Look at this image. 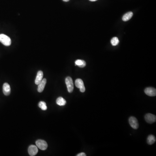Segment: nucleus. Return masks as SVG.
I'll list each match as a JSON object with an SVG mask.
<instances>
[{"instance_id": "nucleus-1", "label": "nucleus", "mask_w": 156, "mask_h": 156, "mask_svg": "<svg viewBox=\"0 0 156 156\" xmlns=\"http://www.w3.org/2000/svg\"><path fill=\"white\" fill-rule=\"evenodd\" d=\"M0 42L5 46H9L11 43V38L4 34H0Z\"/></svg>"}, {"instance_id": "nucleus-2", "label": "nucleus", "mask_w": 156, "mask_h": 156, "mask_svg": "<svg viewBox=\"0 0 156 156\" xmlns=\"http://www.w3.org/2000/svg\"><path fill=\"white\" fill-rule=\"evenodd\" d=\"M67 90L69 93H72L74 89V84L73 79L70 77H67L65 80Z\"/></svg>"}, {"instance_id": "nucleus-3", "label": "nucleus", "mask_w": 156, "mask_h": 156, "mask_svg": "<svg viewBox=\"0 0 156 156\" xmlns=\"http://www.w3.org/2000/svg\"><path fill=\"white\" fill-rule=\"evenodd\" d=\"M36 144L37 148L41 150H46L48 147L47 143L43 140H38L36 141Z\"/></svg>"}, {"instance_id": "nucleus-4", "label": "nucleus", "mask_w": 156, "mask_h": 156, "mask_svg": "<svg viewBox=\"0 0 156 156\" xmlns=\"http://www.w3.org/2000/svg\"><path fill=\"white\" fill-rule=\"evenodd\" d=\"M129 123L131 126L134 129H137L139 127L138 121L135 117L133 116L130 117L129 119Z\"/></svg>"}, {"instance_id": "nucleus-5", "label": "nucleus", "mask_w": 156, "mask_h": 156, "mask_svg": "<svg viewBox=\"0 0 156 156\" xmlns=\"http://www.w3.org/2000/svg\"><path fill=\"white\" fill-rule=\"evenodd\" d=\"M75 85L78 88H79L80 91L82 92H84L86 91L84 84L83 82L81 79H76L75 81Z\"/></svg>"}, {"instance_id": "nucleus-6", "label": "nucleus", "mask_w": 156, "mask_h": 156, "mask_svg": "<svg viewBox=\"0 0 156 156\" xmlns=\"http://www.w3.org/2000/svg\"><path fill=\"white\" fill-rule=\"evenodd\" d=\"M145 119L147 122L149 124H152L156 121V116L152 114L148 113L145 116Z\"/></svg>"}, {"instance_id": "nucleus-7", "label": "nucleus", "mask_w": 156, "mask_h": 156, "mask_svg": "<svg viewBox=\"0 0 156 156\" xmlns=\"http://www.w3.org/2000/svg\"><path fill=\"white\" fill-rule=\"evenodd\" d=\"M28 152L30 156H33L36 155L38 152V148L37 146L31 145H30L28 149Z\"/></svg>"}, {"instance_id": "nucleus-8", "label": "nucleus", "mask_w": 156, "mask_h": 156, "mask_svg": "<svg viewBox=\"0 0 156 156\" xmlns=\"http://www.w3.org/2000/svg\"><path fill=\"white\" fill-rule=\"evenodd\" d=\"M144 92L149 96H155L156 95V90L153 87H148L144 90Z\"/></svg>"}, {"instance_id": "nucleus-9", "label": "nucleus", "mask_w": 156, "mask_h": 156, "mask_svg": "<svg viewBox=\"0 0 156 156\" xmlns=\"http://www.w3.org/2000/svg\"><path fill=\"white\" fill-rule=\"evenodd\" d=\"M3 92L5 95L7 96L9 95L11 93V87L9 84L5 83L3 86Z\"/></svg>"}, {"instance_id": "nucleus-10", "label": "nucleus", "mask_w": 156, "mask_h": 156, "mask_svg": "<svg viewBox=\"0 0 156 156\" xmlns=\"http://www.w3.org/2000/svg\"><path fill=\"white\" fill-rule=\"evenodd\" d=\"M46 83H47V79H43L42 81H41V82L38 85L37 90L38 92H43L44 90V88L45 87Z\"/></svg>"}, {"instance_id": "nucleus-11", "label": "nucleus", "mask_w": 156, "mask_h": 156, "mask_svg": "<svg viewBox=\"0 0 156 156\" xmlns=\"http://www.w3.org/2000/svg\"><path fill=\"white\" fill-rule=\"evenodd\" d=\"M43 73L42 71H39L36 76V79L35 80V83L36 85H38L43 79Z\"/></svg>"}, {"instance_id": "nucleus-12", "label": "nucleus", "mask_w": 156, "mask_h": 156, "mask_svg": "<svg viewBox=\"0 0 156 156\" xmlns=\"http://www.w3.org/2000/svg\"><path fill=\"white\" fill-rule=\"evenodd\" d=\"M56 104L60 106H64L66 103V101L62 97H60L56 99Z\"/></svg>"}, {"instance_id": "nucleus-13", "label": "nucleus", "mask_w": 156, "mask_h": 156, "mask_svg": "<svg viewBox=\"0 0 156 156\" xmlns=\"http://www.w3.org/2000/svg\"><path fill=\"white\" fill-rule=\"evenodd\" d=\"M133 13L131 11L125 14L123 16L122 20L124 21H127L131 19V17L133 16Z\"/></svg>"}, {"instance_id": "nucleus-14", "label": "nucleus", "mask_w": 156, "mask_h": 156, "mask_svg": "<svg viewBox=\"0 0 156 156\" xmlns=\"http://www.w3.org/2000/svg\"><path fill=\"white\" fill-rule=\"evenodd\" d=\"M75 66H78L80 68H83L86 66V62L83 60H77L75 61Z\"/></svg>"}, {"instance_id": "nucleus-15", "label": "nucleus", "mask_w": 156, "mask_h": 156, "mask_svg": "<svg viewBox=\"0 0 156 156\" xmlns=\"http://www.w3.org/2000/svg\"><path fill=\"white\" fill-rule=\"evenodd\" d=\"M156 141V137L153 135H150L147 138V143L149 145H152Z\"/></svg>"}, {"instance_id": "nucleus-16", "label": "nucleus", "mask_w": 156, "mask_h": 156, "mask_svg": "<svg viewBox=\"0 0 156 156\" xmlns=\"http://www.w3.org/2000/svg\"><path fill=\"white\" fill-rule=\"evenodd\" d=\"M38 106L41 109L44 111H45L47 109V104L44 101H41L39 103Z\"/></svg>"}, {"instance_id": "nucleus-17", "label": "nucleus", "mask_w": 156, "mask_h": 156, "mask_svg": "<svg viewBox=\"0 0 156 156\" xmlns=\"http://www.w3.org/2000/svg\"><path fill=\"white\" fill-rule=\"evenodd\" d=\"M111 42L112 45L115 46L118 44L119 42V39L118 37H114L111 39Z\"/></svg>"}, {"instance_id": "nucleus-18", "label": "nucleus", "mask_w": 156, "mask_h": 156, "mask_svg": "<svg viewBox=\"0 0 156 156\" xmlns=\"http://www.w3.org/2000/svg\"><path fill=\"white\" fill-rule=\"evenodd\" d=\"M77 156H86V154L82 152L80 154H78L77 155H76Z\"/></svg>"}, {"instance_id": "nucleus-19", "label": "nucleus", "mask_w": 156, "mask_h": 156, "mask_svg": "<svg viewBox=\"0 0 156 156\" xmlns=\"http://www.w3.org/2000/svg\"><path fill=\"white\" fill-rule=\"evenodd\" d=\"M63 1H65V2H68L69 1V0H63Z\"/></svg>"}, {"instance_id": "nucleus-20", "label": "nucleus", "mask_w": 156, "mask_h": 156, "mask_svg": "<svg viewBox=\"0 0 156 156\" xmlns=\"http://www.w3.org/2000/svg\"><path fill=\"white\" fill-rule=\"evenodd\" d=\"M90 1H97V0H90Z\"/></svg>"}]
</instances>
